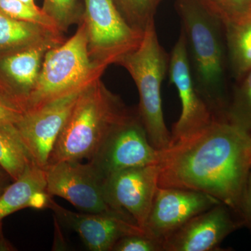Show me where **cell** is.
<instances>
[{"label": "cell", "instance_id": "obj_10", "mask_svg": "<svg viewBox=\"0 0 251 251\" xmlns=\"http://www.w3.org/2000/svg\"><path fill=\"white\" fill-rule=\"evenodd\" d=\"M82 90L53 100L37 110L26 112L15 125L31 161L39 168L45 170L49 166L54 145Z\"/></svg>", "mask_w": 251, "mask_h": 251}, {"label": "cell", "instance_id": "obj_1", "mask_svg": "<svg viewBox=\"0 0 251 251\" xmlns=\"http://www.w3.org/2000/svg\"><path fill=\"white\" fill-rule=\"evenodd\" d=\"M251 135L227 120L209 126L161 151L158 187L209 195L242 217L251 169Z\"/></svg>", "mask_w": 251, "mask_h": 251}, {"label": "cell", "instance_id": "obj_5", "mask_svg": "<svg viewBox=\"0 0 251 251\" xmlns=\"http://www.w3.org/2000/svg\"><path fill=\"white\" fill-rule=\"evenodd\" d=\"M105 70L91 61L85 25L81 22L72 37L46 54L37 82L26 103L25 112L82 90L101 77Z\"/></svg>", "mask_w": 251, "mask_h": 251}, {"label": "cell", "instance_id": "obj_28", "mask_svg": "<svg viewBox=\"0 0 251 251\" xmlns=\"http://www.w3.org/2000/svg\"><path fill=\"white\" fill-rule=\"evenodd\" d=\"M49 196L46 191H38L31 196L27 204V208H31L33 209H46L49 208Z\"/></svg>", "mask_w": 251, "mask_h": 251}, {"label": "cell", "instance_id": "obj_24", "mask_svg": "<svg viewBox=\"0 0 251 251\" xmlns=\"http://www.w3.org/2000/svg\"><path fill=\"white\" fill-rule=\"evenodd\" d=\"M0 11L18 21L36 23L61 31L55 23L43 11L41 8L31 7L18 0H0Z\"/></svg>", "mask_w": 251, "mask_h": 251}, {"label": "cell", "instance_id": "obj_8", "mask_svg": "<svg viewBox=\"0 0 251 251\" xmlns=\"http://www.w3.org/2000/svg\"><path fill=\"white\" fill-rule=\"evenodd\" d=\"M45 171L46 191L51 197L62 198L85 213H116L125 215L114 210L109 204L104 179L90 161L87 163L77 161L58 162L48 166Z\"/></svg>", "mask_w": 251, "mask_h": 251}, {"label": "cell", "instance_id": "obj_34", "mask_svg": "<svg viewBox=\"0 0 251 251\" xmlns=\"http://www.w3.org/2000/svg\"><path fill=\"white\" fill-rule=\"evenodd\" d=\"M115 1H116V0H115Z\"/></svg>", "mask_w": 251, "mask_h": 251}, {"label": "cell", "instance_id": "obj_6", "mask_svg": "<svg viewBox=\"0 0 251 251\" xmlns=\"http://www.w3.org/2000/svg\"><path fill=\"white\" fill-rule=\"evenodd\" d=\"M85 25L91 61L107 69L140 45L143 34L130 27L115 0H84Z\"/></svg>", "mask_w": 251, "mask_h": 251}, {"label": "cell", "instance_id": "obj_12", "mask_svg": "<svg viewBox=\"0 0 251 251\" xmlns=\"http://www.w3.org/2000/svg\"><path fill=\"white\" fill-rule=\"evenodd\" d=\"M52 198L49 209L59 222L78 234L89 251H112L122 238L148 232L130 216L116 213H77L59 205Z\"/></svg>", "mask_w": 251, "mask_h": 251}, {"label": "cell", "instance_id": "obj_2", "mask_svg": "<svg viewBox=\"0 0 251 251\" xmlns=\"http://www.w3.org/2000/svg\"><path fill=\"white\" fill-rule=\"evenodd\" d=\"M195 84L216 120H226L225 52L222 23L201 0H177Z\"/></svg>", "mask_w": 251, "mask_h": 251}, {"label": "cell", "instance_id": "obj_9", "mask_svg": "<svg viewBox=\"0 0 251 251\" xmlns=\"http://www.w3.org/2000/svg\"><path fill=\"white\" fill-rule=\"evenodd\" d=\"M168 74L181 104V115L171 132L173 144L201 131L216 120L195 84L182 29L170 54Z\"/></svg>", "mask_w": 251, "mask_h": 251}, {"label": "cell", "instance_id": "obj_21", "mask_svg": "<svg viewBox=\"0 0 251 251\" xmlns=\"http://www.w3.org/2000/svg\"><path fill=\"white\" fill-rule=\"evenodd\" d=\"M163 0H116L117 8L130 27L143 34L154 22L158 5Z\"/></svg>", "mask_w": 251, "mask_h": 251}, {"label": "cell", "instance_id": "obj_30", "mask_svg": "<svg viewBox=\"0 0 251 251\" xmlns=\"http://www.w3.org/2000/svg\"><path fill=\"white\" fill-rule=\"evenodd\" d=\"M16 248L4 237V234L0 237V251H14Z\"/></svg>", "mask_w": 251, "mask_h": 251}, {"label": "cell", "instance_id": "obj_27", "mask_svg": "<svg viewBox=\"0 0 251 251\" xmlns=\"http://www.w3.org/2000/svg\"><path fill=\"white\" fill-rule=\"evenodd\" d=\"M242 218L244 224H248L251 227V169L243 197Z\"/></svg>", "mask_w": 251, "mask_h": 251}, {"label": "cell", "instance_id": "obj_33", "mask_svg": "<svg viewBox=\"0 0 251 251\" xmlns=\"http://www.w3.org/2000/svg\"><path fill=\"white\" fill-rule=\"evenodd\" d=\"M3 231H2V221H0V237L2 235Z\"/></svg>", "mask_w": 251, "mask_h": 251}, {"label": "cell", "instance_id": "obj_13", "mask_svg": "<svg viewBox=\"0 0 251 251\" xmlns=\"http://www.w3.org/2000/svg\"><path fill=\"white\" fill-rule=\"evenodd\" d=\"M220 203L216 198L199 191L158 187L145 230L164 242L195 216Z\"/></svg>", "mask_w": 251, "mask_h": 251}, {"label": "cell", "instance_id": "obj_29", "mask_svg": "<svg viewBox=\"0 0 251 251\" xmlns=\"http://www.w3.org/2000/svg\"><path fill=\"white\" fill-rule=\"evenodd\" d=\"M12 181V178L8 174L7 172L0 166V195Z\"/></svg>", "mask_w": 251, "mask_h": 251}, {"label": "cell", "instance_id": "obj_17", "mask_svg": "<svg viewBox=\"0 0 251 251\" xmlns=\"http://www.w3.org/2000/svg\"><path fill=\"white\" fill-rule=\"evenodd\" d=\"M45 170L33 163L19 179L13 181L0 195V221L16 211L27 208L34 193L46 191Z\"/></svg>", "mask_w": 251, "mask_h": 251}, {"label": "cell", "instance_id": "obj_16", "mask_svg": "<svg viewBox=\"0 0 251 251\" xmlns=\"http://www.w3.org/2000/svg\"><path fill=\"white\" fill-rule=\"evenodd\" d=\"M65 41L61 31L18 21L0 11V56L41 44L58 46Z\"/></svg>", "mask_w": 251, "mask_h": 251}, {"label": "cell", "instance_id": "obj_15", "mask_svg": "<svg viewBox=\"0 0 251 251\" xmlns=\"http://www.w3.org/2000/svg\"><path fill=\"white\" fill-rule=\"evenodd\" d=\"M55 46L41 44L0 56V85L23 105L25 110L27 99L37 82L46 54Z\"/></svg>", "mask_w": 251, "mask_h": 251}, {"label": "cell", "instance_id": "obj_23", "mask_svg": "<svg viewBox=\"0 0 251 251\" xmlns=\"http://www.w3.org/2000/svg\"><path fill=\"white\" fill-rule=\"evenodd\" d=\"M223 25L251 18V0H201Z\"/></svg>", "mask_w": 251, "mask_h": 251}, {"label": "cell", "instance_id": "obj_22", "mask_svg": "<svg viewBox=\"0 0 251 251\" xmlns=\"http://www.w3.org/2000/svg\"><path fill=\"white\" fill-rule=\"evenodd\" d=\"M41 9L65 33L71 26L80 24L85 7L81 0H44Z\"/></svg>", "mask_w": 251, "mask_h": 251}, {"label": "cell", "instance_id": "obj_18", "mask_svg": "<svg viewBox=\"0 0 251 251\" xmlns=\"http://www.w3.org/2000/svg\"><path fill=\"white\" fill-rule=\"evenodd\" d=\"M223 26L229 64L239 81L251 70V18Z\"/></svg>", "mask_w": 251, "mask_h": 251}, {"label": "cell", "instance_id": "obj_25", "mask_svg": "<svg viewBox=\"0 0 251 251\" xmlns=\"http://www.w3.org/2000/svg\"><path fill=\"white\" fill-rule=\"evenodd\" d=\"M112 251H163V241L147 232L122 238Z\"/></svg>", "mask_w": 251, "mask_h": 251}, {"label": "cell", "instance_id": "obj_14", "mask_svg": "<svg viewBox=\"0 0 251 251\" xmlns=\"http://www.w3.org/2000/svg\"><path fill=\"white\" fill-rule=\"evenodd\" d=\"M232 212L220 203L195 216L164 239L163 251L217 250L229 234L244 224Z\"/></svg>", "mask_w": 251, "mask_h": 251}, {"label": "cell", "instance_id": "obj_3", "mask_svg": "<svg viewBox=\"0 0 251 251\" xmlns=\"http://www.w3.org/2000/svg\"><path fill=\"white\" fill-rule=\"evenodd\" d=\"M130 110L100 77L96 79L80 92L54 145L49 166L64 161H91Z\"/></svg>", "mask_w": 251, "mask_h": 251}, {"label": "cell", "instance_id": "obj_20", "mask_svg": "<svg viewBox=\"0 0 251 251\" xmlns=\"http://www.w3.org/2000/svg\"><path fill=\"white\" fill-rule=\"evenodd\" d=\"M239 82L227 105L226 120L251 135V70Z\"/></svg>", "mask_w": 251, "mask_h": 251}, {"label": "cell", "instance_id": "obj_11", "mask_svg": "<svg viewBox=\"0 0 251 251\" xmlns=\"http://www.w3.org/2000/svg\"><path fill=\"white\" fill-rule=\"evenodd\" d=\"M158 176L159 166L156 164L128 168L108 176L104 180V189L109 204L145 229L158 187Z\"/></svg>", "mask_w": 251, "mask_h": 251}, {"label": "cell", "instance_id": "obj_7", "mask_svg": "<svg viewBox=\"0 0 251 251\" xmlns=\"http://www.w3.org/2000/svg\"><path fill=\"white\" fill-rule=\"evenodd\" d=\"M161 155L150 143L136 109L115 127L90 162L105 180L128 168L158 164Z\"/></svg>", "mask_w": 251, "mask_h": 251}, {"label": "cell", "instance_id": "obj_31", "mask_svg": "<svg viewBox=\"0 0 251 251\" xmlns=\"http://www.w3.org/2000/svg\"><path fill=\"white\" fill-rule=\"evenodd\" d=\"M18 1L24 3V4L28 5V6H30L31 7H38L35 4L34 0H18Z\"/></svg>", "mask_w": 251, "mask_h": 251}, {"label": "cell", "instance_id": "obj_4", "mask_svg": "<svg viewBox=\"0 0 251 251\" xmlns=\"http://www.w3.org/2000/svg\"><path fill=\"white\" fill-rule=\"evenodd\" d=\"M170 55L162 47L155 23L144 31L140 45L119 59L134 81L138 94L137 109L151 145L160 151L171 145V133L167 128L162 107L161 87L168 72Z\"/></svg>", "mask_w": 251, "mask_h": 251}, {"label": "cell", "instance_id": "obj_19", "mask_svg": "<svg viewBox=\"0 0 251 251\" xmlns=\"http://www.w3.org/2000/svg\"><path fill=\"white\" fill-rule=\"evenodd\" d=\"M33 163L15 126H0V166L7 172L13 181L19 179Z\"/></svg>", "mask_w": 251, "mask_h": 251}, {"label": "cell", "instance_id": "obj_26", "mask_svg": "<svg viewBox=\"0 0 251 251\" xmlns=\"http://www.w3.org/2000/svg\"><path fill=\"white\" fill-rule=\"evenodd\" d=\"M25 113L23 105L0 85V126H14Z\"/></svg>", "mask_w": 251, "mask_h": 251}, {"label": "cell", "instance_id": "obj_32", "mask_svg": "<svg viewBox=\"0 0 251 251\" xmlns=\"http://www.w3.org/2000/svg\"><path fill=\"white\" fill-rule=\"evenodd\" d=\"M249 158H250V162H251V135L250 137V141H249Z\"/></svg>", "mask_w": 251, "mask_h": 251}]
</instances>
